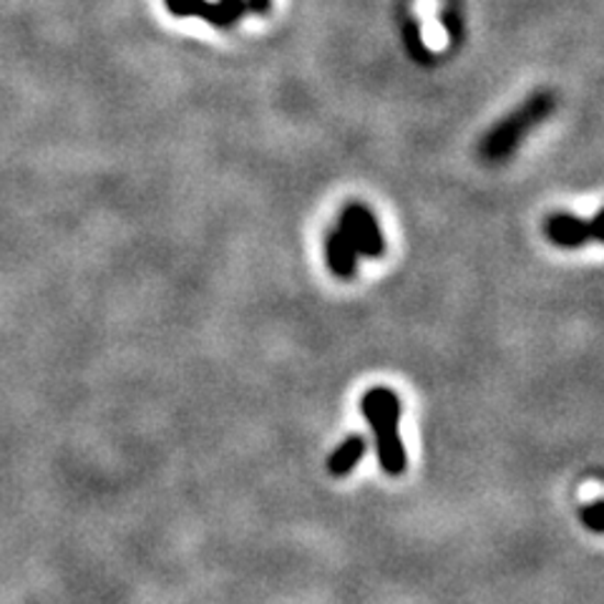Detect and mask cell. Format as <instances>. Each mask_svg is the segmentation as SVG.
<instances>
[{
    "label": "cell",
    "mask_w": 604,
    "mask_h": 604,
    "mask_svg": "<svg viewBox=\"0 0 604 604\" xmlns=\"http://www.w3.org/2000/svg\"><path fill=\"white\" fill-rule=\"evenodd\" d=\"M557 109V97L551 91H537L526 99L519 109L504 116L494 128L483 134L479 144V157L486 164H502L519 149L522 142L534 128L541 126Z\"/></svg>",
    "instance_id": "cell-1"
},
{
    "label": "cell",
    "mask_w": 604,
    "mask_h": 604,
    "mask_svg": "<svg viewBox=\"0 0 604 604\" xmlns=\"http://www.w3.org/2000/svg\"><path fill=\"white\" fill-rule=\"evenodd\" d=\"M338 230L353 242L356 253L362 257H383L385 255V237L378 224L376 214L366 204L353 202L345 206L338 217Z\"/></svg>",
    "instance_id": "cell-3"
},
{
    "label": "cell",
    "mask_w": 604,
    "mask_h": 604,
    "mask_svg": "<svg viewBox=\"0 0 604 604\" xmlns=\"http://www.w3.org/2000/svg\"><path fill=\"white\" fill-rule=\"evenodd\" d=\"M164 5L177 19L197 15L214 29H232L249 11L247 0H214V3L210 0H164Z\"/></svg>",
    "instance_id": "cell-4"
},
{
    "label": "cell",
    "mask_w": 604,
    "mask_h": 604,
    "mask_svg": "<svg viewBox=\"0 0 604 604\" xmlns=\"http://www.w3.org/2000/svg\"><path fill=\"white\" fill-rule=\"evenodd\" d=\"M270 0H247V8H249V11H253V13H260V15H265V13H270Z\"/></svg>",
    "instance_id": "cell-11"
},
{
    "label": "cell",
    "mask_w": 604,
    "mask_h": 604,
    "mask_svg": "<svg viewBox=\"0 0 604 604\" xmlns=\"http://www.w3.org/2000/svg\"><path fill=\"white\" fill-rule=\"evenodd\" d=\"M401 36H403V46L409 51V56L416 60L418 66H434L436 56L423 46L421 41V25L416 19L405 15V21H401Z\"/></svg>",
    "instance_id": "cell-8"
},
{
    "label": "cell",
    "mask_w": 604,
    "mask_h": 604,
    "mask_svg": "<svg viewBox=\"0 0 604 604\" xmlns=\"http://www.w3.org/2000/svg\"><path fill=\"white\" fill-rule=\"evenodd\" d=\"M602 514H604V502L602 499H594V502L590 506H584L582 512H580V519L582 524L586 526V529H592V532H604V519H602Z\"/></svg>",
    "instance_id": "cell-9"
},
{
    "label": "cell",
    "mask_w": 604,
    "mask_h": 604,
    "mask_svg": "<svg viewBox=\"0 0 604 604\" xmlns=\"http://www.w3.org/2000/svg\"><path fill=\"white\" fill-rule=\"evenodd\" d=\"M547 237L551 245L577 249L600 239V214H594L592 220H582L577 214L557 212L547 220Z\"/></svg>",
    "instance_id": "cell-5"
},
{
    "label": "cell",
    "mask_w": 604,
    "mask_h": 604,
    "mask_svg": "<svg viewBox=\"0 0 604 604\" xmlns=\"http://www.w3.org/2000/svg\"><path fill=\"white\" fill-rule=\"evenodd\" d=\"M441 21H444V25H446V31H448V36H451V41H454V43H459L461 36H463V21H461L459 11H456V5L446 8V11L441 13Z\"/></svg>",
    "instance_id": "cell-10"
},
{
    "label": "cell",
    "mask_w": 604,
    "mask_h": 604,
    "mask_svg": "<svg viewBox=\"0 0 604 604\" xmlns=\"http://www.w3.org/2000/svg\"><path fill=\"white\" fill-rule=\"evenodd\" d=\"M366 438L362 436H350L345 438V441L335 448L331 461H327V471L333 473V477H345V473H350L353 469H356L358 461L366 456Z\"/></svg>",
    "instance_id": "cell-7"
},
{
    "label": "cell",
    "mask_w": 604,
    "mask_h": 604,
    "mask_svg": "<svg viewBox=\"0 0 604 604\" xmlns=\"http://www.w3.org/2000/svg\"><path fill=\"white\" fill-rule=\"evenodd\" d=\"M360 411L376 434L381 469L388 477H403L405 469H409V456H405V448L399 436L401 399L391 388H370V391L362 395Z\"/></svg>",
    "instance_id": "cell-2"
},
{
    "label": "cell",
    "mask_w": 604,
    "mask_h": 604,
    "mask_svg": "<svg viewBox=\"0 0 604 604\" xmlns=\"http://www.w3.org/2000/svg\"><path fill=\"white\" fill-rule=\"evenodd\" d=\"M325 257H327V267H331V272L335 278L348 280L356 275L358 270V253L356 247H353V242L343 235V232L335 227L327 232L325 237Z\"/></svg>",
    "instance_id": "cell-6"
}]
</instances>
